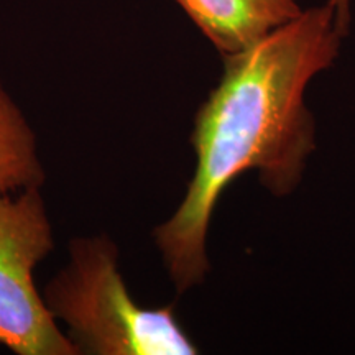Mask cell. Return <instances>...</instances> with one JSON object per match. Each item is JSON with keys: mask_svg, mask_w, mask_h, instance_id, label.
<instances>
[{"mask_svg": "<svg viewBox=\"0 0 355 355\" xmlns=\"http://www.w3.org/2000/svg\"><path fill=\"white\" fill-rule=\"evenodd\" d=\"M344 32L336 8H306L241 51L224 55L219 83L194 117L196 168L186 196L153 230L178 293L201 285L209 272L207 232L214 209L234 180L259 171L261 184L285 196L303 178L313 153V115L304 104L311 79L339 56Z\"/></svg>", "mask_w": 355, "mask_h": 355, "instance_id": "cell-1", "label": "cell"}, {"mask_svg": "<svg viewBox=\"0 0 355 355\" xmlns=\"http://www.w3.org/2000/svg\"><path fill=\"white\" fill-rule=\"evenodd\" d=\"M43 298L78 355H194L198 345L173 306L145 308L132 298L109 235L69 242V260Z\"/></svg>", "mask_w": 355, "mask_h": 355, "instance_id": "cell-2", "label": "cell"}, {"mask_svg": "<svg viewBox=\"0 0 355 355\" xmlns=\"http://www.w3.org/2000/svg\"><path fill=\"white\" fill-rule=\"evenodd\" d=\"M53 248L40 188L0 194V345L17 355H78L35 283Z\"/></svg>", "mask_w": 355, "mask_h": 355, "instance_id": "cell-3", "label": "cell"}, {"mask_svg": "<svg viewBox=\"0 0 355 355\" xmlns=\"http://www.w3.org/2000/svg\"><path fill=\"white\" fill-rule=\"evenodd\" d=\"M222 56L241 51L303 12L300 0H175Z\"/></svg>", "mask_w": 355, "mask_h": 355, "instance_id": "cell-4", "label": "cell"}, {"mask_svg": "<svg viewBox=\"0 0 355 355\" xmlns=\"http://www.w3.org/2000/svg\"><path fill=\"white\" fill-rule=\"evenodd\" d=\"M43 183L37 133L0 81V194L42 188Z\"/></svg>", "mask_w": 355, "mask_h": 355, "instance_id": "cell-5", "label": "cell"}, {"mask_svg": "<svg viewBox=\"0 0 355 355\" xmlns=\"http://www.w3.org/2000/svg\"><path fill=\"white\" fill-rule=\"evenodd\" d=\"M327 2L336 8L337 24H339L340 30L345 33L347 32V25L350 20V2H352V0H327Z\"/></svg>", "mask_w": 355, "mask_h": 355, "instance_id": "cell-6", "label": "cell"}]
</instances>
